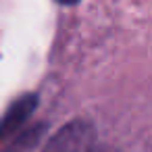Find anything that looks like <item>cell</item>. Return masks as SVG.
<instances>
[{
	"label": "cell",
	"instance_id": "cell-1",
	"mask_svg": "<svg viewBox=\"0 0 152 152\" xmlns=\"http://www.w3.org/2000/svg\"><path fill=\"white\" fill-rule=\"evenodd\" d=\"M96 144V129L90 121L75 119L63 125L44 146L42 152H92Z\"/></svg>",
	"mask_w": 152,
	"mask_h": 152
},
{
	"label": "cell",
	"instance_id": "cell-2",
	"mask_svg": "<svg viewBox=\"0 0 152 152\" xmlns=\"http://www.w3.org/2000/svg\"><path fill=\"white\" fill-rule=\"evenodd\" d=\"M38 100H40L38 94L29 92V94L19 96L9 106V110L2 115V119H0V146H2L4 142H9L15 133H19L27 125L29 117L38 108Z\"/></svg>",
	"mask_w": 152,
	"mask_h": 152
},
{
	"label": "cell",
	"instance_id": "cell-3",
	"mask_svg": "<svg viewBox=\"0 0 152 152\" xmlns=\"http://www.w3.org/2000/svg\"><path fill=\"white\" fill-rule=\"evenodd\" d=\"M46 131V123L40 125H25L19 133H15L9 142L0 146V152H31Z\"/></svg>",
	"mask_w": 152,
	"mask_h": 152
},
{
	"label": "cell",
	"instance_id": "cell-4",
	"mask_svg": "<svg viewBox=\"0 0 152 152\" xmlns=\"http://www.w3.org/2000/svg\"><path fill=\"white\" fill-rule=\"evenodd\" d=\"M58 4H65V7H71V4H77L79 0H56Z\"/></svg>",
	"mask_w": 152,
	"mask_h": 152
}]
</instances>
